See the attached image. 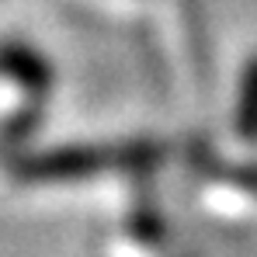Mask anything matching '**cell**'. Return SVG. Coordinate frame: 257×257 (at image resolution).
Segmentation results:
<instances>
[{"instance_id": "obj_1", "label": "cell", "mask_w": 257, "mask_h": 257, "mask_svg": "<svg viewBox=\"0 0 257 257\" xmlns=\"http://www.w3.org/2000/svg\"><path fill=\"white\" fill-rule=\"evenodd\" d=\"M164 157L160 143L132 139L118 146H56L42 153H21L11 157L7 171L18 184H56V181H80L101 171H150Z\"/></svg>"}, {"instance_id": "obj_2", "label": "cell", "mask_w": 257, "mask_h": 257, "mask_svg": "<svg viewBox=\"0 0 257 257\" xmlns=\"http://www.w3.org/2000/svg\"><path fill=\"white\" fill-rule=\"evenodd\" d=\"M0 73L25 90V97L45 101L56 87V70L42 52L25 42H0Z\"/></svg>"}, {"instance_id": "obj_3", "label": "cell", "mask_w": 257, "mask_h": 257, "mask_svg": "<svg viewBox=\"0 0 257 257\" xmlns=\"http://www.w3.org/2000/svg\"><path fill=\"white\" fill-rule=\"evenodd\" d=\"M42 118H45V101H32V97H28V104L18 108V111L0 125V153L18 157V150L39 132Z\"/></svg>"}, {"instance_id": "obj_4", "label": "cell", "mask_w": 257, "mask_h": 257, "mask_svg": "<svg viewBox=\"0 0 257 257\" xmlns=\"http://www.w3.org/2000/svg\"><path fill=\"white\" fill-rule=\"evenodd\" d=\"M236 128L243 139H257V56L243 70V87H240V108H236Z\"/></svg>"}]
</instances>
